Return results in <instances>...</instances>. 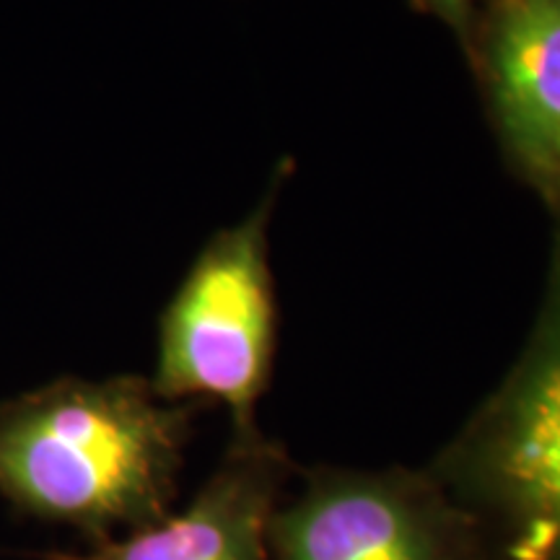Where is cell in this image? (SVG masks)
<instances>
[{"instance_id":"1","label":"cell","mask_w":560,"mask_h":560,"mask_svg":"<svg viewBox=\"0 0 560 560\" xmlns=\"http://www.w3.org/2000/svg\"><path fill=\"white\" fill-rule=\"evenodd\" d=\"M185 412L132 376H62L0 405V495L89 535L164 520Z\"/></svg>"},{"instance_id":"6","label":"cell","mask_w":560,"mask_h":560,"mask_svg":"<svg viewBox=\"0 0 560 560\" xmlns=\"http://www.w3.org/2000/svg\"><path fill=\"white\" fill-rule=\"evenodd\" d=\"M268 490L255 467L221 470L182 514L62 560H262Z\"/></svg>"},{"instance_id":"5","label":"cell","mask_w":560,"mask_h":560,"mask_svg":"<svg viewBox=\"0 0 560 560\" xmlns=\"http://www.w3.org/2000/svg\"><path fill=\"white\" fill-rule=\"evenodd\" d=\"M283 560H441L433 532L395 490L338 482L278 522Z\"/></svg>"},{"instance_id":"2","label":"cell","mask_w":560,"mask_h":560,"mask_svg":"<svg viewBox=\"0 0 560 560\" xmlns=\"http://www.w3.org/2000/svg\"><path fill=\"white\" fill-rule=\"evenodd\" d=\"M265 210L213 236L166 306L151 382L161 400L210 397L244 418L260 397L272 353Z\"/></svg>"},{"instance_id":"3","label":"cell","mask_w":560,"mask_h":560,"mask_svg":"<svg viewBox=\"0 0 560 560\" xmlns=\"http://www.w3.org/2000/svg\"><path fill=\"white\" fill-rule=\"evenodd\" d=\"M511 560H560V257L527 353L467 450Z\"/></svg>"},{"instance_id":"8","label":"cell","mask_w":560,"mask_h":560,"mask_svg":"<svg viewBox=\"0 0 560 560\" xmlns=\"http://www.w3.org/2000/svg\"><path fill=\"white\" fill-rule=\"evenodd\" d=\"M50 560H62V558H50Z\"/></svg>"},{"instance_id":"7","label":"cell","mask_w":560,"mask_h":560,"mask_svg":"<svg viewBox=\"0 0 560 560\" xmlns=\"http://www.w3.org/2000/svg\"><path fill=\"white\" fill-rule=\"evenodd\" d=\"M423 3L457 30H465L470 21V0H423Z\"/></svg>"},{"instance_id":"4","label":"cell","mask_w":560,"mask_h":560,"mask_svg":"<svg viewBox=\"0 0 560 560\" xmlns=\"http://www.w3.org/2000/svg\"><path fill=\"white\" fill-rule=\"evenodd\" d=\"M490 68L511 149L532 172H560V0H499Z\"/></svg>"}]
</instances>
